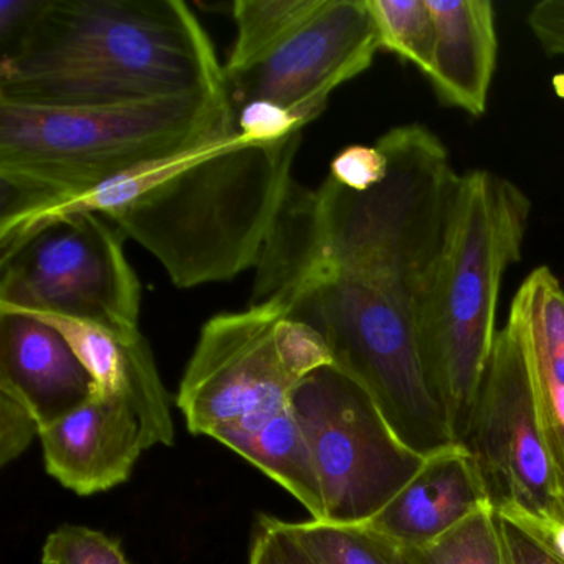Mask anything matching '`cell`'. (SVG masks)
Listing matches in <instances>:
<instances>
[{
  "label": "cell",
  "mask_w": 564,
  "mask_h": 564,
  "mask_svg": "<svg viewBox=\"0 0 564 564\" xmlns=\"http://www.w3.org/2000/svg\"><path fill=\"white\" fill-rule=\"evenodd\" d=\"M302 138L250 141L232 124L61 204L29 236L58 217L97 213L153 253L180 289L227 282L259 262Z\"/></svg>",
  "instance_id": "obj_2"
},
{
  "label": "cell",
  "mask_w": 564,
  "mask_h": 564,
  "mask_svg": "<svg viewBox=\"0 0 564 564\" xmlns=\"http://www.w3.org/2000/svg\"><path fill=\"white\" fill-rule=\"evenodd\" d=\"M249 564H279L275 540L272 531L259 514L253 528L252 543H250Z\"/></svg>",
  "instance_id": "obj_31"
},
{
  "label": "cell",
  "mask_w": 564,
  "mask_h": 564,
  "mask_svg": "<svg viewBox=\"0 0 564 564\" xmlns=\"http://www.w3.org/2000/svg\"><path fill=\"white\" fill-rule=\"evenodd\" d=\"M232 124L229 90L85 110L0 104V253L61 204Z\"/></svg>",
  "instance_id": "obj_4"
},
{
  "label": "cell",
  "mask_w": 564,
  "mask_h": 564,
  "mask_svg": "<svg viewBox=\"0 0 564 564\" xmlns=\"http://www.w3.org/2000/svg\"><path fill=\"white\" fill-rule=\"evenodd\" d=\"M39 438L48 475L82 497L124 484L144 451L133 409L97 392L61 421L42 427Z\"/></svg>",
  "instance_id": "obj_11"
},
{
  "label": "cell",
  "mask_w": 564,
  "mask_h": 564,
  "mask_svg": "<svg viewBox=\"0 0 564 564\" xmlns=\"http://www.w3.org/2000/svg\"><path fill=\"white\" fill-rule=\"evenodd\" d=\"M223 444L282 485L308 510L312 520L326 521L318 471L292 401Z\"/></svg>",
  "instance_id": "obj_17"
},
{
  "label": "cell",
  "mask_w": 564,
  "mask_h": 564,
  "mask_svg": "<svg viewBox=\"0 0 564 564\" xmlns=\"http://www.w3.org/2000/svg\"><path fill=\"white\" fill-rule=\"evenodd\" d=\"M276 345L283 365L299 382L325 366L335 365L332 349L322 333L302 319L292 316L280 319Z\"/></svg>",
  "instance_id": "obj_23"
},
{
  "label": "cell",
  "mask_w": 564,
  "mask_h": 564,
  "mask_svg": "<svg viewBox=\"0 0 564 564\" xmlns=\"http://www.w3.org/2000/svg\"><path fill=\"white\" fill-rule=\"evenodd\" d=\"M379 45L427 74L435 47V21L427 0H368Z\"/></svg>",
  "instance_id": "obj_20"
},
{
  "label": "cell",
  "mask_w": 564,
  "mask_h": 564,
  "mask_svg": "<svg viewBox=\"0 0 564 564\" xmlns=\"http://www.w3.org/2000/svg\"><path fill=\"white\" fill-rule=\"evenodd\" d=\"M458 444L470 454L495 513L556 546L563 494L541 431L523 338L510 318L498 332Z\"/></svg>",
  "instance_id": "obj_7"
},
{
  "label": "cell",
  "mask_w": 564,
  "mask_h": 564,
  "mask_svg": "<svg viewBox=\"0 0 564 564\" xmlns=\"http://www.w3.org/2000/svg\"><path fill=\"white\" fill-rule=\"evenodd\" d=\"M495 514L501 564H564L563 554L557 553L543 538L510 518Z\"/></svg>",
  "instance_id": "obj_26"
},
{
  "label": "cell",
  "mask_w": 564,
  "mask_h": 564,
  "mask_svg": "<svg viewBox=\"0 0 564 564\" xmlns=\"http://www.w3.org/2000/svg\"><path fill=\"white\" fill-rule=\"evenodd\" d=\"M326 0H237L232 4L237 35L226 78L242 74L308 24Z\"/></svg>",
  "instance_id": "obj_18"
},
{
  "label": "cell",
  "mask_w": 564,
  "mask_h": 564,
  "mask_svg": "<svg viewBox=\"0 0 564 564\" xmlns=\"http://www.w3.org/2000/svg\"><path fill=\"white\" fill-rule=\"evenodd\" d=\"M376 147L384 181L355 193L332 176L293 181L257 262L249 305L279 302L322 333L335 366L375 399L392 431L429 457L457 444L432 389L422 323L460 174L429 128H392Z\"/></svg>",
  "instance_id": "obj_1"
},
{
  "label": "cell",
  "mask_w": 564,
  "mask_h": 564,
  "mask_svg": "<svg viewBox=\"0 0 564 564\" xmlns=\"http://www.w3.org/2000/svg\"><path fill=\"white\" fill-rule=\"evenodd\" d=\"M42 564H130L120 541L80 524H62L42 550Z\"/></svg>",
  "instance_id": "obj_22"
},
{
  "label": "cell",
  "mask_w": 564,
  "mask_h": 564,
  "mask_svg": "<svg viewBox=\"0 0 564 564\" xmlns=\"http://www.w3.org/2000/svg\"><path fill=\"white\" fill-rule=\"evenodd\" d=\"M262 518L275 540L279 564H316L313 557L283 530L280 518L270 517V514H262Z\"/></svg>",
  "instance_id": "obj_30"
},
{
  "label": "cell",
  "mask_w": 564,
  "mask_h": 564,
  "mask_svg": "<svg viewBox=\"0 0 564 564\" xmlns=\"http://www.w3.org/2000/svg\"><path fill=\"white\" fill-rule=\"evenodd\" d=\"M0 392L24 405L42 429L85 404L95 381L57 329L28 313L4 312Z\"/></svg>",
  "instance_id": "obj_12"
},
{
  "label": "cell",
  "mask_w": 564,
  "mask_h": 564,
  "mask_svg": "<svg viewBox=\"0 0 564 564\" xmlns=\"http://www.w3.org/2000/svg\"><path fill=\"white\" fill-rule=\"evenodd\" d=\"M530 209L507 177L460 174L422 323L429 381L457 444L494 355L501 282L521 259Z\"/></svg>",
  "instance_id": "obj_5"
},
{
  "label": "cell",
  "mask_w": 564,
  "mask_h": 564,
  "mask_svg": "<svg viewBox=\"0 0 564 564\" xmlns=\"http://www.w3.org/2000/svg\"><path fill=\"white\" fill-rule=\"evenodd\" d=\"M421 551L429 564H501L494 508H480Z\"/></svg>",
  "instance_id": "obj_21"
},
{
  "label": "cell",
  "mask_w": 564,
  "mask_h": 564,
  "mask_svg": "<svg viewBox=\"0 0 564 564\" xmlns=\"http://www.w3.org/2000/svg\"><path fill=\"white\" fill-rule=\"evenodd\" d=\"M283 530L316 564H398L394 547L366 524L283 521Z\"/></svg>",
  "instance_id": "obj_19"
},
{
  "label": "cell",
  "mask_w": 564,
  "mask_h": 564,
  "mask_svg": "<svg viewBox=\"0 0 564 564\" xmlns=\"http://www.w3.org/2000/svg\"><path fill=\"white\" fill-rule=\"evenodd\" d=\"M386 540V538H384ZM391 543V541H389ZM394 547L395 561L398 564H429L425 560L424 553L415 547L399 546V544L391 543Z\"/></svg>",
  "instance_id": "obj_32"
},
{
  "label": "cell",
  "mask_w": 564,
  "mask_h": 564,
  "mask_svg": "<svg viewBox=\"0 0 564 564\" xmlns=\"http://www.w3.org/2000/svg\"><path fill=\"white\" fill-rule=\"evenodd\" d=\"M41 425L31 412L14 399L0 392V464L2 467L18 460L35 437Z\"/></svg>",
  "instance_id": "obj_27"
},
{
  "label": "cell",
  "mask_w": 564,
  "mask_h": 564,
  "mask_svg": "<svg viewBox=\"0 0 564 564\" xmlns=\"http://www.w3.org/2000/svg\"><path fill=\"white\" fill-rule=\"evenodd\" d=\"M563 505H564V495H563ZM553 547H554V550L557 551V553H561L564 556V531H563V536L560 538V541H557L556 546H553Z\"/></svg>",
  "instance_id": "obj_33"
},
{
  "label": "cell",
  "mask_w": 564,
  "mask_h": 564,
  "mask_svg": "<svg viewBox=\"0 0 564 564\" xmlns=\"http://www.w3.org/2000/svg\"><path fill=\"white\" fill-rule=\"evenodd\" d=\"M28 313V312H21ZM57 329L95 381V392L127 402L141 424L144 451L174 444L170 395L143 335L124 339L110 329L57 313H28Z\"/></svg>",
  "instance_id": "obj_13"
},
{
  "label": "cell",
  "mask_w": 564,
  "mask_h": 564,
  "mask_svg": "<svg viewBox=\"0 0 564 564\" xmlns=\"http://www.w3.org/2000/svg\"><path fill=\"white\" fill-rule=\"evenodd\" d=\"M44 0H0V41L6 52L15 47Z\"/></svg>",
  "instance_id": "obj_29"
},
{
  "label": "cell",
  "mask_w": 564,
  "mask_h": 564,
  "mask_svg": "<svg viewBox=\"0 0 564 564\" xmlns=\"http://www.w3.org/2000/svg\"><path fill=\"white\" fill-rule=\"evenodd\" d=\"M508 318L523 338L541 431L564 495V289L547 267L521 283Z\"/></svg>",
  "instance_id": "obj_15"
},
{
  "label": "cell",
  "mask_w": 564,
  "mask_h": 564,
  "mask_svg": "<svg viewBox=\"0 0 564 564\" xmlns=\"http://www.w3.org/2000/svg\"><path fill=\"white\" fill-rule=\"evenodd\" d=\"M229 90L181 0H44L2 55L0 104L85 110Z\"/></svg>",
  "instance_id": "obj_3"
},
{
  "label": "cell",
  "mask_w": 564,
  "mask_h": 564,
  "mask_svg": "<svg viewBox=\"0 0 564 564\" xmlns=\"http://www.w3.org/2000/svg\"><path fill=\"white\" fill-rule=\"evenodd\" d=\"M485 507L490 501L470 454L452 444L429 455L414 478L366 527L399 546L424 550Z\"/></svg>",
  "instance_id": "obj_14"
},
{
  "label": "cell",
  "mask_w": 564,
  "mask_h": 564,
  "mask_svg": "<svg viewBox=\"0 0 564 564\" xmlns=\"http://www.w3.org/2000/svg\"><path fill=\"white\" fill-rule=\"evenodd\" d=\"M435 47L425 77L447 107L471 117L487 111L497 67V28L490 0H427Z\"/></svg>",
  "instance_id": "obj_16"
},
{
  "label": "cell",
  "mask_w": 564,
  "mask_h": 564,
  "mask_svg": "<svg viewBox=\"0 0 564 564\" xmlns=\"http://www.w3.org/2000/svg\"><path fill=\"white\" fill-rule=\"evenodd\" d=\"M236 123L246 140L265 143L285 140L305 128L292 110L269 100H253L237 108Z\"/></svg>",
  "instance_id": "obj_24"
},
{
  "label": "cell",
  "mask_w": 564,
  "mask_h": 564,
  "mask_svg": "<svg viewBox=\"0 0 564 564\" xmlns=\"http://www.w3.org/2000/svg\"><path fill=\"white\" fill-rule=\"evenodd\" d=\"M528 28L551 57H564V0H543L528 12Z\"/></svg>",
  "instance_id": "obj_28"
},
{
  "label": "cell",
  "mask_w": 564,
  "mask_h": 564,
  "mask_svg": "<svg viewBox=\"0 0 564 564\" xmlns=\"http://www.w3.org/2000/svg\"><path fill=\"white\" fill-rule=\"evenodd\" d=\"M329 171V176L336 183L355 193H366L384 181L388 174V158L376 144H351L333 158Z\"/></svg>",
  "instance_id": "obj_25"
},
{
  "label": "cell",
  "mask_w": 564,
  "mask_h": 564,
  "mask_svg": "<svg viewBox=\"0 0 564 564\" xmlns=\"http://www.w3.org/2000/svg\"><path fill=\"white\" fill-rule=\"evenodd\" d=\"M285 316L289 308L270 300L220 313L203 326L176 399L194 435L214 438L290 404L300 382L276 345Z\"/></svg>",
  "instance_id": "obj_9"
},
{
  "label": "cell",
  "mask_w": 564,
  "mask_h": 564,
  "mask_svg": "<svg viewBox=\"0 0 564 564\" xmlns=\"http://www.w3.org/2000/svg\"><path fill=\"white\" fill-rule=\"evenodd\" d=\"M140 308L120 229L101 214L58 217L0 256V313H57L133 339Z\"/></svg>",
  "instance_id": "obj_6"
},
{
  "label": "cell",
  "mask_w": 564,
  "mask_h": 564,
  "mask_svg": "<svg viewBox=\"0 0 564 564\" xmlns=\"http://www.w3.org/2000/svg\"><path fill=\"white\" fill-rule=\"evenodd\" d=\"M379 48L368 0H326L322 11L269 57L227 78L234 108L273 101L306 127L322 115L339 85L371 67Z\"/></svg>",
  "instance_id": "obj_10"
},
{
  "label": "cell",
  "mask_w": 564,
  "mask_h": 564,
  "mask_svg": "<svg viewBox=\"0 0 564 564\" xmlns=\"http://www.w3.org/2000/svg\"><path fill=\"white\" fill-rule=\"evenodd\" d=\"M292 409L312 448L332 523L371 521L427 458L398 437L375 399L338 366L303 379Z\"/></svg>",
  "instance_id": "obj_8"
}]
</instances>
